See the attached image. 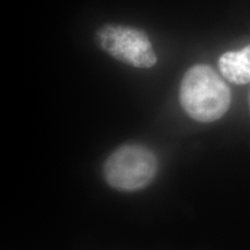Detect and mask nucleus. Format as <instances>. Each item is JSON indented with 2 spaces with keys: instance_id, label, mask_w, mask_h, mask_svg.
Returning <instances> with one entry per match:
<instances>
[{
  "instance_id": "39448f33",
  "label": "nucleus",
  "mask_w": 250,
  "mask_h": 250,
  "mask_svg": "<svg viewBox=\"0 0 250 250\" xmlns=\"http://www.w3.org/2000/svg\"><path fill=\"white\" fill-rule=\"evenodd\" d=\"M249 109H250V95H249Z\"/></svg>"
},
{
  "instance_id": "20e7f679",
  "label": "nucleus",
  "mask_w": 250,
  "mask_h": 250,
  "mask_svg": "<svg viewBox=\"0 0 250 250\" xmlns=\"http://www.w3.org/2000/svg\"><path fill=\"white\" fill-rule=\"evenodd\" d=\"M219 70L235 85L250 83V44L240 51H228L219 58Z\"/></svg>"
},
{
  "instance_id": "f257e3e1",
  "label": "nucleus",
  "mask_w": 250,
  "mask_h": 250,
  "mask_svg": "<svg viewBox=\"0 0 250 250\" xmlns=\"http://www.w3.org/2000/svg\"><path fill=\"white\" fill-rule=\"evenodd\" d=\"M180 102L192 120L210 123L223 117L229 109L230 90L211 66L197 64L182 78Z\"/></svg>"
},
{
  "instance_id": "f03ea898",
  "label": "nucleus",
  "mask_w": 250,
  "mask_h": 250,
  "mask_svg": "<svg viewBox=\"0 0 250 250\" xmlns=\"http://www.w3.org/2000/svg\"><path fill=\"white\" fill-rule=\"evenodd\" d=\"M158 168V158L151 149L139 144H125L108 156L103 175L114 189L137 191L153 182Z\"/></svg>"
},
{
  "instance_id": "7ed1b4c3",
  "label": "nucleus",
  "mask_w": 250,
  "mask_h": 250,
  "mask_svg": "<svg viewBox=\"0 0 250 250\" xmlns=\"http://www.w3.org/2000/svg\"><path fill=\"white\" fill-rule=\"evenodd\" d=\"M100 49L118 62L138 68H151L158 62L149 37L138 28L107 23L95 31Z\"/></svg>"
}]
</instances>
